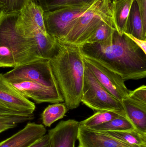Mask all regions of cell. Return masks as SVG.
<instances>
[{
    "instance_id": "cell-1",
    "label": "cell",
    "mask_w": 146,
    "mask_h": 147,
    "mask_svg": "<svg viewBox=\"0 0 146 147\" xmlns=\"http://www.w3.org/2000/svg\"><path fill=\"white\" fill-rule=\"evenodd\" d=\"M83 56L120 75L123 80L146 77V54L125 33L115 30L104 44H87L81 47Z\"/></svg>"
},
{
    "instance_id": "cell-2",
    "label": "cell",
    "mask_w": 146,
    "mask_h": 147,
    "mask_svg": "<svg viewBox=\"0 0 146 147\" xmlns=\"http://www.w3.org/2000/svg\"><path fill=\"white\" fill-rule=\"evenodd\" d=\"M19 15L0 10V46L11 51L15 67L42 59H51L57 50V39L43 33L35 37L25 36L16 26Z\"/></svg>"
},
{
    "instance_id": "cell-3",
    "label": "cell",
    "mask_w": 146,
    "mask_h": 147,
    "mask_svg": "<svg viewBox=\"0 0 146 147\" xmlns=\"http://www.w3.org/2000/svg\"><path fill=\"white\" fill-rule=\"evenodd\" d=\"M49 61L64 103L68 109H76L81 102L85 70L81 47L57 40V50Z\"/></svg>"
},
{
    "instance_id": "cell-4",
    "label": "cell",
    "mask_w": 146,
    "mask_h": 147,
    "mask_svg": "<svg viewBox=\"0 0 146 147\" xmlns=\"http://www.w3.org/2000/svg\"><path fill=\"white\" fill-rule=\"evenodd\" d=\"M111 3V0H95L77 19L68 35L58 40L80 47L85 45L102 21L112 18Z\"/></svg>"
},
{
    "instance_id": "cell-5",
    "label": "cell",
    "mask_w": 146,
    "mask_h": 147,
    "mask_svg": "<svg viewBox=\"0 0 146 147\" xmlns=\"http://www.w3.org/2000/svg\"><path fill=\"white\" fill-rule=\"evenodd\" d=\"M81 102L94 111H112L127 116L121 101L102 85L85 63Z\"/></svg>"
},
{
    "instance_id": "cell-6",
    "label": "cell",
    "mask_w": 146,
    "mask_h": 147,
    "mask_svg": "<svg viewBox=\"0 0 146 147\" xmlns=\"http://www.w3.org/2000/svg\"><path fill=\"white\" fill-rule=\"evenodd\" d=\"M3 75L9 82L33 81L59 89L48 59H42L17 66Z\"/></svg>"
},
{
    "instance_id": "cell-7",
    "label": "cell",
    "mask_w": 146,
    "mask_h": 147,
    "mask_svg": "<svg viewBox=\"0 0 146 147\" xmlns=\"http://www.w3.org/2000/svg\"><path fill=\"white\" fill-rule=\"evenodd\" d=\"M91 5L44 12V22L47 33L57 40H62L69 33L77 19Z\"/></svg>"
},
{
    "instance_id": "cell-8",
    "label": "cell",
    "mask_w": 146,
    "mask_h": 147,
    "mask_svg": "<svg viewBox=\"0 0 146 147\" xmlns=\"http://www.w3.org/2000/svg\"><path fill=\"white\" fill-rule=\"evenodd\" d=\"M34 103L20 94L0 73V117L33 115Z\"/></svg>"
},
{
    "instance_id": "cell-9",
    "label": "cell",
    "mask_w": 146,
    "mask_h": 147,
    "mask_svg": "<svg viewBox=\"0 0 146 147\" xmlns=\"http://www.w3.org/2000/svg\"><path fill=\"white\" fill-rule=\"evenodd\" d=\"M84 61L102 85L113 96L121 101L130 93L125 80L117 74L109 70L97 62L84 57Z\"/></svg>"
},
{
    "instance_id": "cell-10",
    "label": "cell",
    "mask_w": 146,
    "mask_h": 147,
    "mask_svg": "<svg viewBox=\"0 0 146 147\" xmlns=\"http://www.w3.org/2000/svg\"><path fill=\"white\" fill-rule=\"evenodd\" d=\"M44 13L38 0H30L19 13L17 27L27 37H34L40 32L47 33L44 22Z\"/></svg>"
},
{
    "instance_id": "cell-11",
    "label": "cell",
    "mask_w": 146,
    "mask_h": 147,
    "mask_svg": "<svg viewBox=\"0 0 146 147\" xmlns=\"http://www.w3.org/2000/svg\"><path fill=\"white\" fill-rule=\"evenodd\" d=\"M16 90L26 98H31L36 103H57L64 102L59 89L52 88L30 81L9 82Z\"/></svg>"
},
{
    "instance_id": "cell-12",
    "label": "cell",
    "mask_w": 146,
    "mask_h": 147,
    "mask_svg": "<svg viewBox=\"0 0 146 147\" xmlns=\"http://www.w3.org/2000/svg\"><path fill=\"white\" fill-rule=\"evenodd\" d=\"M79 122L73 119L61 121L49 130L50 147H75Z\"/></svg>"
},
{
    "instance_id": "cell-13",
    "label": "cell",
    "mask_w": 146,
    "mask_h": 147,
    "mask_svg": "<svg viewBox=\"0 0 146 147\" xmlns=\"http://www.w3.org/2000/svg\"><path fill=\"white\" fill-rule=\"evenodd\" d=\"M77 140L78 147H141L120 141L101 131H96L79 125Z\"/></svg>"
},
{
    "instance_id": "cell-14",
    "label": "cell",
    "mask_w": 146,
    "mask_h": 147,
    "mask_svg": "<svg viewBox=\"0 0 146 147\" xmlns=\"http://www.w3.org/2000/svg\"><path fill=\"white\" fill-rule=\"evenodd\" d=\"M43 124L28 123L24 128L0 142V147H28L46 134Z\"/></svg>"
},
{
    "instance_id": "cell-15",
    "label": "cell",
    "mask_w": 146,
    "mask_h": 147,
    "mask_svg": "<svg viewBox=\"0 0 146 147\" xmlns=\"http://www.w3.org/2000/svg\"><path fill=\"white\" fill-rule=\"evenodd\" d=\"M121 102L127 117L135 129L146 134V103L135 100L128 96Z\"/></svg>"
},
{
    "instance_id": "cell-16",
    "label": "cell",
    "mask_w": 146,
    "mask_h": 147,
    "mask_svg": "<svg viewBox=\"0 0 146 147\" xmlns=\"http://www.w3.org/2000/svg\"><path fill=\"white\" fill-rule=\"evenodd\" d=\"M134 0H117L111 3L113 26L120 34L124 33L128 17Z\"/></svg>"
},
{
    "instance_id": "cell-17",
    "label": "cell",
    "mask_w": 146,
    "mask_h": 147,
    "mask_svg": "<svg viewBox=\"0 0 146 147\" xmlns=\"http://www.w3.org/2000/svg\"><path fill=\"white\" fill-rule=\"evenodd\" d=\"M124 33L139 39L146 40V27L143 24L139 9L135 0L132 3Z\"/></svg>"
},
{
    "instance_id": "cell-18",
    "label": "cell",
    "mask_w": 146,
    "mask_h": 147,
    "mask_svg": "<svg viewBox=\"0 0 146 147\" xmlns=\"http://www.w3.org/2000/svg\"><path fill=\"white\" fill-rule=\"evenodd\" d=\"M101 132L129 145L146 147V134L141 133L137 129L123 131Z\"/></svg>"
},
{
    "instance_id": "cell-19",
    "label": "cell",
    "mask_w": 146,
    "mask_h": 147,
    "mask_svg": "<svg viewBox=\"0 0 146 147\" xmlns=\"http://www.w3.org/2000/svg\"><path fill=\"white\" fill-rule=\"evenodd\" d=\"M44 12L72 7L90 6L95 0H38Z\"/></svg>"
},
{
    "instance_id": "cell-20",
    "label": "cell",
    "mask_w": 146,
    "mask_h": 147,
    "mask_svg": "<svg viewBox=\"0 0 146 147\" xmlns=\"http://www.w3.org/2000/svg\"><path fill=\"white\" fill-rule=\"evenodd\" d=\"M115 30L112 18L103 21L85 44H104L111 39Z\"/></svg>"
},
{
    "instance_id": "cell-21",
    "label": "cell",
    "mask_w": 146,
    "mask_h": 147,
    "mask_svg": "<svg viewBox=\"0 0 146 147\" xmlns=\"http://www.w3.org/2000/svg\"><path fill=\"white\" fill-rule=\"evenodd\" d=\"M65 103H54L45 108L42 114L44 126L50 127L54 123L63 118L68 111Z\"/></svg>"
},
{
    "instance_id": "cell-22",
    "label": "cell",
    "mask_w": 146,
    "mask_h": 147,
    "mask_svg": "<svg viewBox=\"0 0 146 147\" xmlns=\"http://www.w3.org/2000/svg\"><path fill=\"white\" fill-rule=\"evenodd\" d=\"M121 116L127 117L125 115L114 111H97L89 118L80 122L79 125L89 128L94 127Z\"/></svg>"
},
{
    "instance_id": "cell-23",
    "label": "cell",
    "mask_w": 146,
    "mask_h": 147,
    "mask_svg": "<svg viewBox=\"0 0 146 147\" xmlns=\"http://www.w3.org/2000/svg\"><path fill=\"white\" fill-rule=\"evenodd\" d=\"M89 129L98 131H123L136 129L128 117L123 116Z\"/></svg>"
},
{
    "instance_id": "cell-24",
    "label": "cell",
    "mask_w": 146,
    "mask_h": 147,
    "mask_svg": "<svg viewBox=\"0 0 146 147\" xmlns=\"http://www.w3.org/2000/svg\"><path fill=\"white\" fill-rule=\"evenodd\" d=\"M34 118L33 114L30 115L0 117V133L15 127L19 123L32 121Z\"/></svg>"
},
{
    "instance_id": "cell-25",
    "label": "cell",
    "mask_w": 146,
    "mask_h": 147,
    "mask_svg": "<svg viewBox=\"0 0 146 147\" xmlns=\"http://www.w3.org/2000/svg\"><path fill=\"white\" fill-rule=\"evenodd\" d=\"M30 0H0V10L7 13H19Z\"/></svg>"
},
{
    "instance_id": "cell-26",
    "label": "cell",
    "mask_w": 146,
    "mask_h": 147,
    "mask_svg": "<svg viewBox=\"0 0 146 147\" xmlns=\"http://www.w3.org/2000/svg\"><path fill=\"white\" fill-rule=\"evenodd\" d=\"M16 66L13 55L6 47L0 46V68H15Z\"/></svg>"
},
{
    "instance_id": "cell-27",
    "label": "cell",
    "mask_w": 146,
    "mask_h": 147,
    "mask_svg": "<svg viewBox=\"0 0 146 147\" xmlns=\"http://www.w3.org/2000/svg\"><path fill=\"white\" fill-rule=\"evenodd\" d=\"M128 96L141 102L146 103V86L142 85L133 91H130Z\"/></svg>"
},
{
    "instance_id": "cell-28",
    "label": "cell",
    "mask_w": 146,
    "mask_h": 147,
    "mask_svg": "<svg viewBox=\"0 0 146 147\" xmlns=\"http://www.w3.org/2000/svg\"><path fill=\"white\" fill-rule=\"evenodd\" d=\"M28 147H50V141L49 135H45Z\"/></svg>"
},
{
    "instance_id": "cell-29",
    "label": "cell",
    "mask_w": 146,
    "mask_h": 147,
    "mask_svg": "<svg viewBox=\"0 0 146 147\" xmlns=\"http://www.w3.org/2000/svg\"><path fill=\"white\" fill-rule=\"evenodd\" d=\"M139 9L144 26L146 27V0H135Z\"/></svg>"
},
{
    "instance_id": "cell-30",
    "label": "cell",
    "mask_w": 146,
    "mask_h": 147,
    "mask_svg": "<svg viewBox=\"0 0 146 147\" xmlns=\"http://www.w3.org/2000/svg\"><path fill=\"white\" fill-rule=\"evenodd\" d=\"M125 34L146 54V40H141L136 38H135V37H133L131 35H129V34Z\"/></svg>"
},
{
    "instance_id": "cell-31",
    "label": "cell",
    "mask_w": 146,
    "mask_h": 147,
    "mask_svg": "<svg viewBox=\"0 0 146 147\" xmlns=\"http://www.w3.org/2000/svg\"><path fill=\"white\" fill-rule=\"evenodd\" d=\"M117 1V0H113V1Z\"/></svg>"
}]
</instances>
